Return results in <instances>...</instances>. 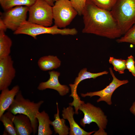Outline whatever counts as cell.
Returning a JSON list of instances; mask_svg holds the SVG:
<instances>
[{"instance_id": "cell-1", "label": "cell", "mask_w": 135, "mask_h": 135, "mask_svg": "<svg viewBox=\"0 0 135 135\" xmlns=\"http://www.w3.org/2000/svg\"><path fill=\"white\" fill-rule=\"evenodd\" d=\"M82 15L84 24L82 32L113 39L122 35L111 11L97 7L87 0Z\"/></svg>"}, {"instance_id": "cell-2", "label": "cell", "mask_w": 135, "mask_h": 135, "mask_svg": "<svg viewBox=\"0 0 135 135\" xmlns=\"http://www.w3.org/2000/svg\"><path fill=\"white\" fill-rule=\"evenodd\" d=\"M43 100L37 102L25 98L20 91L16 95L13 102L6 110L16 115L22 114L27 116L30 119L34 134L38 131V122L36 117V114L44 103Z\"/></svg>"}, {"instance_id": "cell-3", "label": "cell", "mask_w": 135, "mask_h": 135, "mask_svg": "<svg viewBox=\"0 0 135 135\" xmlns=\"http://www.w3.org/2000/svg\"><path fill=\"white\" fill-rule=\"evenodd\" d=\"M110 11L122 35L135 24V0H117Z\"/></svg>"}, {"instance_id": "cell-4", "label": "cell", "mask_w": 135, "mask_h": 135, "mask_svg": "<svg viewBox=\"0 0 135 135\" xmlns=\"http://www.w3.org/2000/svg\"><path fill=\"white\" fill-rule=\"evenodd\" d=\"M77 33L78 31L75 28L61 29L55 24L52 26L46 27L32 23L27 20L22 23L19 28L14 32L15 34L27 35L35 39H36L37 36L43 34L74 35Z\"/></svg>"}, {"instance_id": "cell-5", "label": "cell", "mask_w": 135, "mask_h": 135, "mask_svg": "<svg viewBox=\"0 0 135 135\" xmlns=\"http://www.w3.org/2000/svg\"><path fill=\"white\" fill-rule=\"evenodd\" d=\"M79 110L84 114V117L80 121V125L84 127L86 124H90L92 122H95L99 128L98 130L95 132L94 135H107L104 129L107 124V116L101 109L91 103L84 102L82 104Z\"/></svg>"}, {"instance_id": "cell-6", "label": "cell", "mask_w": 135, "mask_h": 135, "mask_svg": "<svg viewBox=\"0 0 135 135\" xmlns=\"http://www.w3.org/2000/svg\"><path fill=\"white\" fill-rule=\"evenodd\" d=\"M28 22L46 27L51 26L53 20L52 6L44 0H36L29 7Z\"/></svg>"}, {"instance_id": "cell-7", "label": "cell", "mask_w": 135, "mask_h": 135, "mask_svg": "<svg viewBox=\"0 0 135 135\" xmlns=\"http://www.w3.org/2000/svg\"><path fill=\"white\" fill-rule=\"evenodd\" d=\"M54 24L59 28H65L69 25L78 13L69 0H58L52 6Z\"/></svg>"}, {"instance_id": "cell-8", "label": "cell", "mask_w": 135, "mask_h": 135, "mask_svg": "<svg viewBox=\"0 0 135 135\" xmlns=\"http://www.w3.org/2000/svg\"><path fill=\"white\" fill-rule=\"evenodd\" d=\"M29 7L17 6L5 11L0 17L8 29L14 32L20 27L21 24L27 20Z\"/></svg>"}, {"instance_id": "cell-9", "label": "cell", "mask_w": 135, "mask_h": 135, "mask_svg": "<svg viewBox=\"0 0 135 135\" xmlns=\"http://www.w3.org/2000/svg\"><path fill=\"white\" fill-rule=\"evenodd\" d=\"M109 69L113 79L108 85L104 89L99 91L87 92L85 94L81 93V96L83 97L87 96L92 97L95 96H98L100 98L97 100V102L104 101L108 104L111 105L112 104L111 97L113 93L120 86L128 83V80H120L118 79L115 76L112 68H110Z\"/></svg>"}, {"instance_id": "cell-10", "label": "cell", "mask_w": 135, "mask_h": 135, "mask_svg": "<svg viewBox=\"0 0 135 135\" xmlns=\"http://www.w3.org/2000/svg\"><path fill=\"white\" fill-rule=\"evenodd\" d=\"M14 62L10 55L0 59V90L8 88L16 76Z\"/></svg>"}, {"instance_id": "cell-11", "label": "cell", "mask_w": 135, "mask_h": 135, "mask_svg": "<svg viewBox=\"0 0 135 135\" xmlns=\"http://www.w3.org/2000/svg\"><path fill=\"white\" fill-rule=\"evenodd\" d=\"M108 73L107 71H104L97 73H92L88 71L86 68L81 70L78 74V76L76 78L74 84H69L71 90V94L70 96L72 97L73 99L72 102L70 103V105L74 108H78L83 102L81 100L77 92L78 86L81 82L87 79H94L98 76L107 74Z\"/></svg>"}, {"instance_id": "cell-12", "label": "cell", "mask_w": 135, "mask_h": 135, "mask_svg": "<svg viewBox=\"0 0 135 135\" xmlns=\"http://www.w3.org/2000/svg\"><path fill=\"white\" fill-rule=\"evenodd\" d=\"M50 78L46 82H42L38 85L37 88L40 90L46 89H51L57 91L61 96H64L69 91V88L66 85L61 84L59 82L58 78L60 73L57 71H52L48 72Z\"/></svg>"}, {"instance_id": "cell-13", "label": "cell", "mask_w": 135, "mask_h": 135, "mask_svg": "<svg viewBox=\"0 0 135 135\" xmlns=\"http://www.w3.org/2000/svg\"><path fill=\"white\" fill-rule=\"evenodd\" d=\"M11 113L17 135H30L33 133L30 120L27 116L22 114L15 116Z\"/></svg>"}, {"instance_id": "cell-14", "label": "cell", "mask_w": 135, "mask_h": 135, "mask_svg": "<svg viewBox=\"0 0 135 135\" xmlns=\"http://www.w3.org/2000/svg\"><path fill=\"white\" fill-rule=\"evenodd\" d=\"M62 112L63 118L67 120L69 123L70 135H90L95 132L94 131H86L76 122L74 118L75 112L72 106L70 105L66 108H64Z\"/></svg>"}, {"instance_id": "cell-15", "label": "cell", "mask_w": 135, "mask_h": 135, "mask_svg": "<svg viewBox=\"0 0 135 135\" xmlns=\"http://www.w3.org/2000/svg\"><path fill=\"white\" fill-rule=\"evenodd\" d=\"M20 88L16 85L10 90L8 88L2 90L0 94V117L4 114L13 102L19 92Z\"/></svg>"}, {"instance_id": "cell-16", "label": "cell", "mask_w": 135, "mask_h": 135, "mask_svg": "<svg viewBox=\"0 0 135 135\" xmlns=\"http://www.w3.org/2000/svg\"><path fill=\"white\" fill-rule=\"evenodd\" d=\"M36 117L38 122V135H51L52 131L50 126L51 120L48 114L44 110L38 112Z\"/></svg>"}, {"instance_id": "cell-17", "label": "cell", "mask_w": 135, "mask_h": 135, "mask_svg": "<svg viewBox=\"0 0 135 135\" xmlns=\"http://www.w3.org/2000/svg\"><path fill=\"white\" fill-rule=\"evenodd\" d=\"M61 63L56 56L48 55L40 58L38 60V64L41 70L46 71L58 68Z\"/></svg>"}, {"instance_id": "cell-18", "label": "cell", "mask_w": 135, "mask_h": 135, "mask_svg": "<svg viewBox=\"0 0 135 135\" xmlns=\"http://www.w3.org/2000/svg\"><path fill=\"white\" fill-rule=\"evenodd\" d=\"M57 112L54 115V120L51 121L50 125L54 128L55 134L59 135H68L69 134V128L66 124V121L64 118H60V110L58 103L56 102Z\"/></svg>"}, {"instance_id": "cell-19", "label": "cell", "mask_w": 135, "mask_h": 135, "mask_svg": "<svg viewBox=\"0 0 135 135\" xmlns=\"http://www.w3.org/2000/svg\"><path fill=\"white\" fill-rule=\"evenodd\" d=\"M12 44V40L5 32L0 31V59L10 55Z\"/></svg>"}, {"instance_id": "cell-20", "label": "cell", "mask_w": 135, "mask_h": 135, "mask_svg": "<svg viewBox=\"0 0 135 135\" xmlns=\"http://www.w3.org/2000/svg\"><path fill=\"white\" fill-rule=\"evenodd\" d=\"M11 114L10 112L7 111L0 117V120L4 127L3 135H17Z\"/></svg>"}, {"instance_id": "cell-21", "label": "cell", "mask_w": 135, "mask_h": 135, "mask_svg": "<svg viewBox=\"0 0 135 135\" xmlns=\"http://www.w3.org/2000/svg\"><path fill=\"white\" fill-rule=\"evenodd\" d=\"M36 0H0V5L4 11L17 6L29 7Z\"/></svg>"}, {"instance_id": "cell-22", "label": "cell", "mask_w": 135, "mask_h": 135, "mask_svg": "<svg viewBox=\"0 0 135 135\" xmlns=\"http://www.w3.org/2000/svg\"><path fill=\"white\" fill-rule=\"evenodd\" d=\"M109 63L113 66V69L115 71L122 74L124 73V70L126 69V60L122 59H116L113 57H110L109 60Z\"/></svg>"}, {"instance_id": "cell-23", "label": "cell", "mask_w": 135, "mask_h": 135, "mask_svg": "<svg viewBox=\"0 0 135 135\" xmlns=\"http://www.w3.org/2000/svg\"><path fill=\"white\" fill-rule=\"evenodd\" d=\"M124 35L116 40L118 43L128 42L135 45V24Z\"/></svg>"}, {"instance_id": "cell-24", "label": "cell", "mask_w": 135, "mask_h": 135, "mask_svg": "<svg viewBox=\"0 0 135 135\" xmlns=\"http://www.w3.org/2000/svg\"><path fill=\"white\" fill-rule=\"evenodd\" d=\"M97 7L101 9L110 11L117 0H90Z\"/></svg>"}, {"instance_id": "cell-25", "label": "cell", "mask_w": 135, "mask_h": 135, "mask_svg": "<svg viewBox=\"0 0 135 135\" xmlns=\"http://www.w3.org/2000/svg\"><path fill=\"white\" fill-rule=\"evenodd\" d=\"M79 15H82L87 0H69Z\"/></svg>"}, {"instance_id": "cell-26", "label": "cell", "mask_w": 135, "mask_h": 135, "mask_svg": "<svg viewBox=\"0 0 135 135\" xmlns=\"http://www.w3.org/2000/svg\"><path fill=\"white\" fill-rule=\"evenodd\" d=\"M134 58L132 55L128 57L126 60V69L131 72L133 76L135 77V66Z\"/></svg>"}, {"instance_id": "cell-27", "label": "cell", "mask_w": 135, "mask_h": 135, "mask_svg": "<svg viewBox=\"0 0 135 135\" xmlns=\"http://www.w3.org/2000/svg\"><path fill=\"white\" fill-rule=\"evenodd\" d=\"M8 29L6 25L1 18H0V31L5 32Z\"/></svg>"}, {"instance_id": "cell-28", "label": "cell", "mask_w": 135, "mask_h": 135, "mask_svg": "<svg viewBox=\"0 0 135 135\" xmlns=\"http://www.w3.org/2000/svg\"><path fill=\"white\" fill-rule=\"evenodd\" d=\"M130 112L135 116V101L133 103L130 109Z\"/></svg>"}, {"instance_id": "cell-29", "label": "cell", "mask_w": 135, "mask_h": 135, "mask_svg": "<svg viewBox=\"0 0 135 135\" xmlns=\"http://www.w3.org/2000/svg\"><path fill=\"white\" fill-rule=\"evenodd\" d=\"M46 2H47L48 4L52 6H53L54 4V2L53 0H44Z\"/></svg>"}, {"instance_id": "cell-30", "label": "cell", "mask_w": 135, "mask_h": 135, "mask_svg": "<svg viewBox=\"0 0 135 135\" xmlns=\"http://www.w3.org/2000/svg\"><path fill=\"white\" fill-rule=\"evenodd\" d=\"M58 0H53V1H54V2H56V1Z\"/></svg>"}]
</instances>
